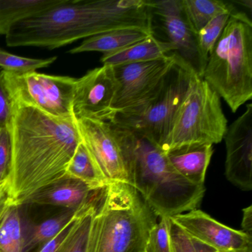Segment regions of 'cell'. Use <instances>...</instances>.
I'll list each match as a JSON object with an SVG mask.
<instances>
[{"instance_id": "cell-1", "label": "cell", "mask_w": 252, "mask_h": 252, "mask_svg": "<svg viewBox=\"0 0 252 252\" xmlns=\"http://www.w3.org/2000/svg\"><path fill=\"white\" fill-rule=\"evenodd\" d=\"M6 128L11 144L7 187L9 201L23 206L38 190L65 178L81 138L76 118L60 119L12 102Z\"/></svg>"}, {"instance_id": "cell-2", "label": "cell", "mask_w": 252, "mask_h": 252, "mask_svg": "<svg viewBox=\"0 0 252 252\" xmlns=\"http://www.w3.org/2000/svg\"><path fill=\"white\" fill-rule=\"evenodd\" d=\"M153 18L149 0H63L11 26L5 42L54 50L116 29L153 30Z\"/></svg>"}, {"instance_id": "cell-3", "label": "cell", "mask_w": 252, "mask_h": 252, "mask_svg": "<svg viewBox=\"0 0 252 252\" xmlns=\"http://www.w3.org/2000/svg\"><path fill=\"white\" fill-rule=\"evenodd\" d=\"M157 217L128 184L104 188L93 227L89 252H145Z\"/></svg>"}, {"instance_id": "cell-4", "label": "cell", "mask_w": 252, "mask_h": 252, "mask_svg": "<svg viewBox=\"0 0 252 252\" xmlns=\"http://www.w3.org/2000/svg\"><path fill=\"white\" fill-rule=\"evenodd\" d=\"M157 218H170L197 209L204 195V185H196L181 176L166 153L137 136L130 183Z\"/></svg>"}, {"instance_id": "cell-5", "label": "cell", "mask_w": 252, "mask_h": 252, "mask_svg": "<svg viewBox=\"0 0 252 252\" xmlns=\"http://www.w3.org/2000/svg\"><path fill=\"white\" fill-rule=\"evenodd\" d=\"M203 79L236 113L252 98V23L233 12L209 54Z\"/></svg>"}, {"instance_id": "cell-6", "label": "cell", "mask_w": 252, "mask_h": 252, "mask_svg": "<svg viewBox=\"0 0 252 252\" xmlns=\"http://www.w3.org/2000/svg\"><path fill=\"white\" fill-rule=\"evenodd\" d=\"M196 75L192 68L175 54L172 67L152 95L138 105L116 113L111 122L161 149Z\"/></svg>"}, {"instance_id": "cell-7", "label": "cell", "mask_w": 252, "mask_h": 252, "mask_svg": "<svg viewBox=\"0 0 252 252\" xmlns=\"http://www.w3.org/2000/svg\"><path fill=\"white\" fill-rule=\"evenodd\" d=\"M227 129L228 122L220 97L203 78L196 75L160 150L166 152L193 144H219Z\"/></svg>"}, {"instance_id": "cell-8", "label": "cell", "mask_w": 252, "mask_h": 252, "mask_svg": "<svg viewBox=\"0 0 252 252\" xmlns=\"http://www.w3.org/2000/svg\"><path fill=\"white\" fill-rule=\"evenodd\" d=\"M81 138L107 184L130 183L137 135L111 122L76 119Z\"/></svg>"}, {"instance_id": "cell-9", "label": "cell", "mask_w": 252, "mask_h": 252, "mask_svg": "<svg viewBox=\"0 0 252 252\" xmlns=\"http://www.w3.org/2000/svg\"><path fill=\"white\" fill-rule=\"evenodd\" d=\"M4 83L12 102L35 107L60 119H73V101L77 79L37 72L15 74L3 71Z\"/></svg>"}, {"instance_id": "cell-10", "label": "cell", "mask_w": 252, "mask_h": 252, "mask_svg": "<svg viewBox=\"0 0 252 252\" xmlns=\"http://www.w3.org/2000/svg\"><path fill=\"white\" fill-rule=\"evenodd\" d=\"M175 58L172 53L160 60L112 66L118 84L113 104L115 115L148 98L172 67Z\"/></svg>"}, {"instance_id": "cell-11", "label": "cell", "mask_w": 252, "mask_h": 252, "mask_svg": "<svg viewBox=\"0 0 252 252\" xmlns=\"http://www.w3.org/2000/svg\"><path fill=\"white\" fill-rule=\"evenodd\" d=\"M118 90L113 67L103 65L77 79L73 101L76 119L111 122L113 101Z\"/></svg>"}, {"instance_id": "cell-12", "label": "cell", "mask_w": 252, "mask_h": 252, "mask_svg": "<svg viewBox=\"0 0 252 252\" xmlns=\"http://www.w3.org/2000/svg\"><path fill=\"white\" fill-rule=\"evenodd\" d=\"M153 15L158 17L168 42L175 54L186 62L196 74L203 78L206 62L199 49L197 34L191 29L181 5V0H150Z\"/></svg>"}, {"instance_id": "cell-13", "label": "cell", "mask_w": 252, "mask_h": 252, "mask_svg": "<svg viewBox=\"0 0 252 252\" xmlns=\"http://www.w3.org/2000/svg\"><path fill=\"white\" fill-rule=\"evenodd\" d=\"M225 174L231 184L244 191L252 189V104L227 129Z\"/></svg>"}, {"instance_id": "cell-14", "label": "cell", "mask_w": 252, "mask_h": 252, "mask_svg": "<svg viewBox=\"0 0 252 252\" xmlns=\"http://www.w3.org/2000/svg\"><path fill=\"white\" fill-rule=\"evenodd\" d=\"M170 219L191 238L218 252H252V240L243 231L226 226L198 209L175 215Z\"/></svg>"}, {"instance_id": "cell-15", "label": "cell", "mask_w": 252, "mask_h": 252, "mask_svg": "<svg viewBox=\"0 0 252 252\" xmlns=\"http://www.w3.org/2000/svg\"><path fill=\"white\" fill-rule=\"evenodd\" d=\"M102 189H94L79 180L65 177L38 190L25 200L23 206L35 204L57 206L64 208L65 210L77 212L83 209Z\"/></svg>"}, {"instance_id": "cell-16", "label": "cell", "mask_w": 252, "mask_h": 252, "mask_svg": "<svg viewBox=\"0 0 252 252\" xmlns=\"http://www.w3.org/2000/svg\"><path fill=\"white\" fill-rule=\"evenodd\" d=\"M172 167L187 181L204 185L206 170L213 154V145L193 144L165 152Z\"/></svg>"}, {"instance_id": "cell-17", "label": "cell", "mask_w": 252, "mask_h": 252, "mask_svg": "<svg viewBox=\"0 0 252 252\" xmlns=\"http://www.w3.org/2000/svg\"><path fill=\"white\" fill-rule=\"evenodd\" d=\"M154 34L153 30L140 28H125L95 35L85 39L79 46L70 50L71 54L98 51L110 54L125 49Z\"/></svg>"}, {"instance_id": "cell-18", "label": "cell", "mask_w": 252, "mask_h": 252, "mask_svg": "<svg viewBox=\"0 0 252 252\" xmlns=\"http://www.w3.org/2000/svg\"><path fill=\"white\" fill-rule=\"evenodd\" d=\"M174 52L175 48L170 42L159 40L153 34L125 49L103 54L101 63L110 66L144 63L164 58Z\"/></svg>"}, {"instance_id": "cell-19", "label": "cell", "mask_w": 252, "mask_h": 252, "mask_svg": "<svg viewBox=\"0 0 252 252\" xmlns=\"http://www.w3.org/2000/svg\"><path fill=\"white\" fill-rule=\"evenodd\" d=\"M104 189L78 212L68 234L55 252H89L94 219Z\"/></svg>"}, {"instance_id": "cell-20", "label": "cell", "mask_w": 252, "mask_h": 252, "mask_svg": "<svg viewBox=\"0 0 252 252\" xmlns=\"http://www.w3.org/2000/svg\"><path fill=\"white\" fill-rule=\"evenodd\" d=\"M63 0H0V34L6 35L11 26L44 12Z\"/></svg>"}, {"instance_id": "cell-21", "label": "cell", "mask_w": 252, "mask_h": 252, "mask_svg": "<svg viewBox=\"0 0 252 252\" xmlns=\"http://www.w3.org/2000/svg\"><path fill=\"white\" fill-rule=\"evenodd\" d=\"M78 212L64 210L57 216L48 218L39 223L32 224L26 221L24 252L37 251L45 243L52 240L75 218Z\"/></svg>"}, {"instance_id": "cell-22", "label": "cell", "mask_w": 252, "mask_h": 252, "mask_svg": "<svg viewBox=\"0 0 252 252\" xmlns=\"http://www.w3.org/2000/svg\"><path fill=\"white\" fill-rule=\"evenodd\" d=\"M21 207L10 202L0 217V252H24L26 220Z\"/></svg>"}, {"instance_id": "cell-23", "label": "cell", "mask_w": 252, "mask_h": 252, "mask_svg": "<svg viewBox=\"0 0 252 252\" xmlns=\"http://www.w3.org/2000/svg\"><path fill=\"white\" fill-rule=\"evenodd\" d=\"M181 5L196 34L215 17L235 10L232 4L220 0H181Z\"/></svg>"}, {"instance_id": "cell-24", "label": "cell", "mask_w": 252, "mask_h": 252, "mask_svg": "<svg viewBox=\"0 0 252 252\" xmlns=\"http://www.w3.org/2000/svg\"><path fill=\"white\" fill-rule=\"evenodd\" d=\"M65 177L79 180L95 190L102 189L107 186L82 142L78 145L69 162Z\"/></svg>"}, {"instance_id": "cell-25", "label": "cell", "mask_w": 252, "mask_h": 252, "mask_svg": "<svg viewBox=\"0 0 252 252\" xmlns=\"http://www.w3.org/2000/svg\"><path fill=\"white\" fill-rule=\"evenodd\" d=\"M57 59V57L48 59L27 58L14 55L0 48V69L15 74L32 73L38 69L49 67Z\"/></svg>"}, {"instance_id": "cell-26", "label": "cell", "mask_w": 252, "mask_h": 252, "mask_svg": "<svg viewBox=\"0 0 252 252\" xmlns=\"http://www.w3.org/2000/svg\"><path fill=\"white\" fill-rule=\"evenodd\" d=\"M233 12H226L215 17L197 33L199 49L203 60L207 63L217 41L223 32L230 16Z\"/></svg>"}, {"instance_id": "cell-27", "label": "cell", "mask_w": 252, "mask_h": 252, "mask_svg": "<svg viewBox=\"0 0 252 252\" xmlns=\"http://www.w3.org/2000/svg\"><path fill=\"white\" fill-rule=\"evenodd\" d=\"M145 252H172L169 235V218H160L152 228Z\"/></svg>"}, {"instance_id": "cell-28", "label": "cell", "mask_w": 252, "mask_h": 252, "mask_svg": "<svg viewBox=\"0 0 252 252\" xmlns=\"http://www.w3.org/2000/svg\"><path fill=\"white\" fill-rule=\"evenodd\" d=\"M169 235L172 252H196L191 237L170 218Z\"/></svg>"}, {"instance_id": "cell-29", "label": "cell", "mask_w": 252, "mask_h": 252, "mask_svg": "<svg viewBox=\"0 0 252 252\" xmlns=\"http://www.w3.org/2000/svg\"><path fill=\"white\" fill-rule=\"evenodd\" d=\"M11 158V144L6 127L0 133V183L6 181Z\"/></svg>"}, {"instance_id": "cell-30", "label": "cell", "mask_w": 252, "mask_h": 252, "mask_svg": "<svg viewBox=\"0 0 252 252\" xmlns=\"http://www.w3.org/2000/svg\"><path fill=\"white\" fill-rule=\"evenodd\" d=\"M12 101L5 88L2 70L0 72V128L6 127L12 114Z\"/></svg>"}, {"instance_id": "cell-31", "label": "cell", "mask_w": 252, "mask_h": 252, "mask_svg": "<svg viewBox=\"0 0 252 252\" xmlns=\"http://www.w3.org/2000/svg\"><path fill=\"white\" fill-rule=\"evenodd\" d=\"M76 215H77V214H76ZM76 216H75V218H76ZM75 218H73L69 223H67V225L61 230V231H60L57 236H55L52 240L45 243V245H43L42 247L39 248V249L35 252H55L57 249H58L60 245L61 244L62 242L63 241V240L65 238L66 236L68 234L70 227H71L72 223H73Z\"/></svg>"}, {"instance_id": "cell-32", "label": "cell", "mask_w": 252, "mask_h": 252, "mask_svg": "<svg viewBox=\"0 0 252 252\" xmlns=\"http://www.w3.org/2000/svg\"><path fill=\"white\" fill-rule=\"evenodd\" d=\"M243 220H242L241 230L249 238L252 240V206H248L243 210Z\"/></svg>"}, {"instance_id": "cell-33", "label": "cell", "mask_w": 252, "mask_h": 252, "mask_svg": "<svg viewBox=\"0 0 252 252\" xmlns=\"http://www.w3.org/2000/svg\"><path fill=\"white\" fill-rule=\"evenodd\" d=\"M9 203L8 187H7L6 181H5L4 182L0 183V217L2 216Z\"/></svg>"}, {"instance_id": "cell-34", "label": "cell", "mask_w": 252, "mask_h": 252, "mask_svg": "<svg viewBox=\"0 0 252 252\" xmlns=\"http://www.w3.org/2000/svg\"><path fill=\"white\" fill-rule=\"evenodd\" d=\"M191 240L193 246L195 249L196 252H219L213 248L210 247V246H207V245L204 244V243H201V242L198 241L195 239L191 237Z\"/></svg>"}, {"instance_id": "cell-35", "label": "cell", "mask_w": 252, "mask_h": 252, "mask_svg": "<svg viewBox=\"0 0 252 252\" xmlns=\"http://www.w3.org/2000/svg\"><path fill=\"white\" fill-rule=\"evenodd\" d=\"M232 2H235L237 5H241V6L245 7L249 10V11H252V0H233Z\"/></svg>"}, {"instance_id": "cell-36", "label": "cell", "mask_w": 252, "mask_h": 252, "mask_svg": "<svg viewBox=\"0 0 252 252\" xmlns=\"http://www.w3.org/2000/svg\"></svg>"}, {"instance_id": "cell-37", "label": "cell", "mask_w": 252, "mask_h": 252, "mask_svg": "<svg viewBox=\"0 0 252 252\" xmlns=\"http://www.w3.org/2000/svg\"><path fill=\"white\" fill-rule=\"evenodd\" d=\"M2 128H0V133H1V131H2Z\"/></svg>"}, {"instance_id": "cell-38", "label": "cell", "mask_w": 252, "mask_h": 252, "mask_svg": "<svg viewBox=\"0 0 252 252\" xmlns=\"http://www.w3.org/2000/svg\"><path fill=\"white\" fill-rule=\"evenodd\" d=\"M2 71V70H1V69H0V72Z\"/></svg>"}]
</instances>
